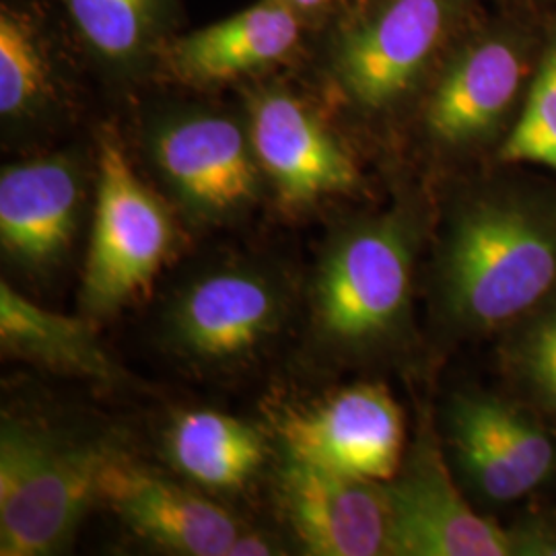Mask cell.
<instances>
[{
  "instance_id": "1",
  "label": "cell",
  "mask_w": 556,
  "mask_h": 556,
  "mask_svg": "<svg viewBox=\"0 0 556 556\" xmlns=\"http://www.w3.org/2000/svg\"><path fill=\"white\" fill-rule=\"evenodd\" d=\"M466 0H340L309 40L303 66L321 89L365 114L410 96L447 48Z\"/></svg>"
},
{
  "instance_id": "2",
  "label": "cell",
  "mask_w": 556,
  "mask_h": 556,
  "mask_svg": "<svg viewBox=\"0 0 556 556\" xmlns=\"http://www.w3.org/2000/svg\"><path fill=\"white\" fill-rule=\"evenodd\" d=\"M556 282V220L511 202H484L457 220L445 291L457 318L497 326L536 305Z\"/></svg>"
},
{
  "instance_id": "3",
  "label": "cell",
  "mask_w": 556,
  "mask_h": 556,
  "mask_svg": "<svg viewBox=\"0 0 556 556\" xmlns=\"http://www.w3.org/2000/svg\"><path fill=\"white\" fill-rule=\"evenodd\" d=\"M110 454L38 427L4 420L0 431V555L60 553L100 498Z\"/></svg>"
},
{
  "instance_id": "4",
  "label": "cell",
  "mask_w": 556,
  "mask_h": 556,
  "mask_svg": "<svg viewBox=\"0 0 556 556\" xmlns=\"http://www.w3.org/2000/svg\"><path fill=\"white\" fill-rule=\"evenodd\" d=\"M96 213L83 277V303L110 314L142 295L176 243L169 206L137 174L118 130L96 139Z\"/></svg>"
},
{
  "instance_id": "5",
  "label": "cell",
  "mask_w": 556,
  "mask_h": 556,
  "mask_svg": "<svg viewBox=\"0 0 556 556\" xmlns=\"http://www.w3.org/2000/svg\"><path fill=\"white\" fill-rule=\"evenodd\" d=\"M142 140L161 181L194 219H229L252 206L266 184L243 112L163 105L149 114Z\"/></svg>"
},
{
  "instance_id": "6",
  "label": "cell",
  "mask_w": 556,
  "mask_h": 556,
  "mask_svg": "<svg viewBox=\"0 0 556 556\" xmlns=\"http://www.w3.org/2000/svg\"><path fill=\"white\" fill-rule=\"evenodd\" d=\"M243 118L260 172L282 206L305 208L357 188L351 151L282 75L245 85Z\"/></svg>"
},
{
  "instance_id": "7",
  "label": "cell",
  "mask_w": 556,
  "mask_h": 556,
  "mask_svg": "<svg viewBox=\"0 0 556 556\" xmlns=\"http://www.w3.org/2000/svg\"><path fill=\"white\" fill-rule=\"evenodd\" d=\"M410 270V245L400 223L355 227L319 266V330L340 344H365L388 334L408 303Z\"/></svg>"
},
{
  "instance_id": "8",
  "label": "cell",
  "mask_w": 556,
  "mask_h": 556,
  "mask_svg": "<svg viewBox=\"0 0 556 556\" xmlns=\"http://www.w3.org/2000/svg\"><path fill=\"white\" fill-rule=\"evenodd\" d=\"M312 31L285 0H256L225 20L181 31L160 77L194 91L252 85L303 66Z\"/></svg>"
},
{
  "instance_id": "9",
  "label": "cell",
  "mask_w": 556,
  "mask_h": 556,
  "mask_svg": "<svg viewBox=\"0 0 556 556\" xmlns=\"http://www.w3.org/2000/svg\"><path fill=\"white\" fill-rule=\"evenodd\" d=\"M79 48L52 0H0V119L4 130L46 128L71 105Z\"/></svg>"
},
{
  "instance_id": "10",
  "label": "cell",
  "mask_w": 556,
  "mask_h": 556,
  "mask_svg": "<svg viewBox=\"0 0 556 556\" xmlns=\"http://www.w3.org/2000/svg\"><path fill=\"white\" fill-rule=\"evenodd\" d=\"M278 433L289 454L349 477L388 482L402 456V413L381 386H355L299 410H287Z\"/></svg>"
},
{
  "instance_id": "11",
  "label": "cell",
  "mask_w": 556,
  "mask_h": 556,
  "mask_svg": "<svg viewBox=\"0 0 556 556\" xmlns=\"http://www.w3.org/2000/svg\"><path fill=\"white\" fill-rule=\"evenodd\" d=\"M388 555L505 556L516 544L457 493L435 450L420 445L404 475L383 486Z\"/></svg>"
},
{
  "instance_id": "12",
  "label": "cell",
  "mask_w": 556,
  "mask_h": 556,
  "mask_svg": "<svg viewBox=\"0 0 556 556\" xmlns=\"http://www.w3.org/2000/svg\"><path fill=\"white\" fill-rule=\"evenodd\" d=\"M278 498L307 555H388V505L379 482L289 454Z\"/></svg>"
},
{
  "instance_id": "13",
  "label": "cell",
  "mask_w": 556,
  "mask_h": 556,
  "mask_svg": "<svg viewBox=\"0 0 556 556\" xmlns=\"http://www.w3.org/2000/svg\"><path fill=\"white\" fill-rule=\"evenodd\" d=\"M85 161L54 151L0 172V243L25 266H48L66 252L85 199Z\"/></svg>"
},
{
  "instance_id": "14",
  "label": "cell",
  "mask_w": 556,
  "mask_h": 556,
  "mask_svg": "<svg viewBox=\"0 0 556 556\" xmlns=\"http://www.w3.org/2000/svg\"><path fill=\"white\" fill-rule=\"evenodd\" d=\"M87 71L118 87L160 77L161 59L181 34L184 0H52Z\"/></svg>"
},
{
  "instance_id": "15",
  "label": "cell",
  "mask_w": 556,
  "mask_h": 556,
  "mask_svg": "<svg viewBox=\"0 0 556 556\" xmlns=\"http://www.w3.org/2000/svg\"><path fill=\"white\" fill-rule=\"evenodd\" d=\"M100 498L139 536L179 555L227 556L241 532L219 505L119 457L101 470Z\"/></svg>"
},
{
  "instance_id": "16",
  "label": "cell",
  "mask_w": 556,
  "mask_h": 556,
  "mask_svg": "<svg viewBox=\"0 0 556 556\" xmlns=\"http://www.w3.org/2000/svg\"><path fill=\"white\" fill-rule=\"evenodd\" d=\"M282 298L273 280L252 270H223L199 278L179 295L169 334L176 346L204 361H231L277 330Z\"/></svg>"
},
{
  "instance_id": "17",
  "label": "cell",
  "mask_w": 556,
  "mask_h": 556,
  "mask_svg": "<svg viewBox=\"0 0 556 556\" xmlns=\"http://www.w3.org/2000/svg\"><path fill=\"white\" fill-rule=\"evenodd\" d=\"M523 75L514 41L482 38L450 52L425 105L431 139L462 147L486 137L511 105Z\"/></svg>"
},
{
  "instance_id": "18",
  "label": "cell",
  "mask_w": 556,
  "mask_h": 556,
  "mask_svg": "<svg viewBox=\"0 0 556 556\" xmlns=\"http://www.w3.org/2000/svg\"><path fill=\"white\" fill-rule=\"evenodd\" d=\"M167 454L184 477L211 489H238L266 456L254 427L215 410H188L167 431Z\"/></svg>"
},
{
  "instance_id": "19",
  "label": "cell",
  "mask_w": 556,
  "mask_h": 556,
  "mask_svg": "<svg viewBox=\"0 0 556 556\" xmlns=\"http://www.w3.org/2000/svg\"><path fill=\"white\" fill-rule=\"evenodd\" d=\"M0 340L4 351L54 369L100 381L116 376L87 324L38 307L7 282L0 285Z\"/></svg>"
},
{
  "instance_id": "20",
  "label": "cell",
  "mask_w": 556,
  "mask_h": 556,
  "mask_svg": "<svg viewBox=\"0 0 556 556\" xmlns=\"http://www.w3.org/2000/svg\"><path fill=\"white\" fill-rule=\"evenodd\" d=\"M452 438L466 475L472 478L482 495L505 503L530 491L497 439L486 429L472 397L457 400L452 413Z\"/></svg>"
},
{
  "instance_id": "21",
  "label": "cell",
  "mask_w": 556,
  "mask_h": 556,
  "mask_svg": "<svg viewBox=\"0 0 556 556\" xmlns=\"http://www.w3.org/2000/svg\"><path fill=\"white\" fill-rule=\"evenodd\" d=\"M503 160L540 163L556 172V31L540 62L523 114L503 147Z\"/></svg>"
},
{
  "instance_id": "22",
  "label": "cell",
  "mask_w": 556,
  "mask_h": 556,
  "mask_svg": "<svg viewBox=\"0 0 556 556\" xmlns=\"http://www.w3.org/2000/svg\"><path fill=\"white\" fill-rule=\"evenodd\" d=\"M478 415L497 439L517 475L532 491L553 470L555 447L534 422L491 397H472Z\"/></svg>"
},
{
  "instance_id": "23",
  "label": "cell",
  "mask_w": 556,
  "mask_h": 556,
  "mask_svg": "<svg viewBox=\"0 0 556 556\" xmlns=\"http://www.w3.org/2000/svg\"><path fill=\"white\" fill-rule=\"evenodd\" d=\"M523 365L540 394L556 408V307L530 330Z\"/></svg>"
},
{
  "instance_id": "24",
  "label": "cell",
  "mask_w": 556,
  "mask_h": 556,
  "mask_svg": "<svg viewBox=\"0 0 556 556\" xmlns=\"http://www.w3.org/2000/svg\"><path fill=\"white\" fill-rule=\"evenodd\" d=\"M285 2L307 25L312 36L326 21L330 20V15L337 11V7L340 4V0H285Z\"/></svg>"
},
{
  "instance_id": "25",
  "label": "cell",
  "mask_w": 556,
  "mask_h": 556,
  "mask_svg": "<svg viewBox=\"0 0 556 556\" xmlns=\"http://www.w3.org/2000/svg\"><path fill=\"white\" fill-rule=\"evenodd\" d=\"M275 555V546L266 540V538L258 536L254 532H239L236 542L229 548L227 556H266Z\"/></svg>"
},
{
  "instance_id": "26",
  "label": "cell",
  "mask_w": 556,
  "mask_h": 556,
  "mask_svg": "<svg viewBox=\"0 0 556 556\" xmlns=\"http://www.w3.org/2000/svg\"><path fill=\"white\" fill-rule=\"evenodd\" d=\"M523 555L556 556V532L555 534H542L540 540L532 538L523 548H519Z\"/></svg>"
}]
</instances>
